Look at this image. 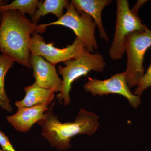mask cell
<instances>
[{
	"label": "cell",
	"instance_id": "16",
	"mask_svg": "<svg viewBox=\"0 0 151 151\" xmlns=\"http://www.w3.org/2000/svg\"><path fill=\"white\" fill-rule=\"evenodd\" d=\"M134 94L140 97L144 91L151 87V62L147 70L138 82Z\"/></svg>",
	"mask_w": 151,
	"mask_h": 151
},
{
	"label": "cell",
	"instance_id": "12",
	"mask_svg": "<svg viewBox=\"0 0 151 151\" xmlns=\"http://www.w3.org/2000/svg\"><path fill=\"white\" fill-rule=\"evenodd\" d=\"M25 96L21 101H16L15 105L18 108L31 107L43 105L49 107L54 99V90L42 88L35 82L25 87Z\"/></svg>",
	"mask_w": 151,
	"mask_h": 151
},
{
	"label": "cell",
	"instance_id": "9",
	"mask_svg": "<svg viewBox=\"0 0 151 151\" xmlns=\"http://www.w3.org/2000/svg\"><path fill=\"white\" fill-rule=\"evenodd\" d=\"M30 63L35 79V83L38 86L44 89H52L55 92H61L63 80L58 75L55 66L42 57L31 54Z\"/></svg>",
	"mask_w": 151,
	"mask_h": 151
},
{
	"label": "cell",
	"instance_id": "6",
	"mask_svg": "<svg viewBox=\"0 0 151 151\" xmlns=\"http://www.w3.org/2000/svg\"><path fill=\"white\" fill-rule=\"evenodd\" d=\"M116 29L109 50V56L113 60L121 59L124 55V42L128 35L134 32L144 31L147 28L135 13L130 9L127 0H118Z\"/></svg>",
	"mask_w": 151,
	"mask_h": 151
},
{
	"label": "cell",
	"instance_id": "18",
	"mask_svg": "<svg viewBox=\"0 0 151 151\" xmlns=\"http://www.w3.org/2000/svg\"><path fill=\"white\" fill-rule=\"evenodd\" d=\"M7 2L6 1H3V0H0V9L2 6L5 5L6 4ZM2 12L0 10V24H1V22L2 17Z\"/></svg>",
	"mask_w": 151,
	"mask_h": 151
},
{
	"label": "cell",
	"instance_id": "13",
	"mask_svg": "<svg viewBox=\"0 0 151 151\" xmlns=\"http://www.w3.org/2000/svg\"><path fill=\"white\" fill-rule=\"evenodd\" d=\"M70 2L66 0H45L40 1L35 14L31 17L32 21L37 24L41 17L49 13L53 14L58 19L63 15V10L67 9Z\"/></svg>",
	"mask_w": 151,
	"mask_h": 151
},
{
	"label": "cell",
	"instance_id": "2",
	"mask_svg": "<svg viewBox=\"0 0 151 151\" xmlns=\"http://www.w3.org/2000/svg\"><path fill=\"white\" fill-rule=\"evenodd\" d=\"M55 101L50 104L44 117L37 124L41 127L42 134L52 147L66 150L71 147V139L77 135H92L99 127L98 116L92 112L81 109L73 122L61 123L53 113Z\"/></svg>",
	"mask_w": 151,
	"mask_h": 151
},
{
	"label": "cell",
	"instance_id": "7",
	"mask_svg": "<svg viewBox=\"0 0 151 151\" xmlns=\"http://www.w3.org/2000/svg\"><path fill=\"white\" fill-rule=\"evenodd\" d=\"M32 35L30 42L31 54L42 57L55 66L59 63L74 59L87 50L84 43L77 37L72 44L65 48H59L54 46L53 42L46 43L43 37L36 32Z\"/></svg>",
	"mask_w": 151,
	"mask_h": 151
},
{
	"label": "cell",
	"instance_id": "10",
	"mask_svg": "<svg viewBox=\"0 0 151 151\" xmlns=\"http://www.w3.org/2000/svg\"><path fill=\"white\" fill-rule=\"evenodd\" d=\"M48 108L43 105L18 108L17 113L7 117V120L17 131L27 132L34 124L43 119Z\"/></svg>",
	"mask_w": 151,
	"mask_h": 151
},
{
	"label": "cell",
	"instance_id": "5",
	"mask_svg": "<svg viewBox=\"0 0 151 151\" xmlns=\"http://www.w3.org/2000/svg\"><path fill=\"white\" fill-rule=\"evenodd\" d=\"M66 9L65 13L56 21L38 25L37 32H44L46 27L50 26L60 25L69 28L84 43L87 51L94 53L98 50V45L95 37L96 25L93 19L84 12H77L71 2Z\"/></svg>",
	"mask_w": 151,
	"mask_h": 151
},
{
	"label": "cell",
	"instance_id": "11",
	"mask_svg": "<svg viewBox=\"0 0 151 151\" xmlns=\"http://www.w3.org/2000/svg\"><path fill=\"white\" fill-rule=\"evenodd\" d=\"M77 12H84L93 19L99 32L100 37L109 42L108 34L103 27L102 13L105 7L113 2L111 0H72Z\"/></svg>",
	"mask_w": 151,
	"mask_h": 151
},
{
	"label": "cell",
	"instance_id": "3",
	"mask_svg": "<svg viewBox=\"0 0 151 151\" xmlns=\"http://www.w3.org/2000/svg\"><path fill=\"white\" fill-rule=\"evenodd\" d=\"M65 66L58 67V73L63 77L62 89L58 95L59 103L65 105L70 104V92L73 81L91 70L102 72L106 66L103 55L99 52L91 53L86 52L74 59L63 62Z\"/></svg>",
	"mask_w": 151,
	"mask_h": 151
},
{
	"label": "cell",
	"instance_id": "15",
	"mask_svg": "<svg viewBox=\"0 0 151 151\" xmlns=\"http://www.w3.org/2000/svg\"><path fill=\"white\" fill-rule=\"evenodd\" d=\"M40 2L38 0H15L9 4L2 6L1 12L7 11H18L22 14H29L32 16L35 14Z\"/></svg>",
	"mask_w": 151,
	"mask_h": 151
},
{
	"label": "cell",
	"instance_id": "17",
	"mask_svg": "<svg viewBox=\"0 0 151 151\" xmlns=\"http://www.w3.org/2000/svg\"><path fill=\"white\" fill-rule=\"evenodd\" d=\"M0 145L4 151H17L9 140L8 138L0 130Z\"/></svg>",
	"mask_w": 151,
	"mask_h": 151
},
{
	"label": "cell",
	"instance_id": "1",
	"mask_svg": "<svg viewBox=\"0 0 151 151\" xmlns=\"http://www.w3.org/2000/svg\"><path fill=\"white\" fill-rule=\"evenodd\" d=\"M38 25L18 11L3 12L0 24V52L3 55L31 68L30 42L31 35L37 32Z\"/></svg>",
	"mask_w": 151,
	"mask_h": 151
},
{
	"label": "cell",
	"instance_id": "4",
	"mask_svg": "<svg viewBox=\"0 0 151 151\" xmlns=\"http://www.w3.org/2000/svg\"><path fill=\"white\" fill-rule=\"evenodd\" d=\"M151 47V30L148 28L144 31L134 32L128 35L124 40L127 63L126 80L130 89L137 86L145 74L143 62L146 51Z\"/></svg>",
	"mask_w": 151,
	"mask_h": 151
},
{
	"label": "cell",
	"instance_id": "8",
	"mask_svg": "<svg viewBox=\"0 0 151 151\" xmlns=\"http://www.w3.org/2000/svg\"><path fill=\"white\" fill-rule=\"evenodd\" d=\"M84 85V90L93 96H103L109 94H119L126 97L134 108H137L141 103L140 97L133 94L127 84L125 71L116 73L104 80L88 77Z\"/></svg>",
	"mask_w": 151,
	"mask_h": 151
},
{
	"label": "cell",
	"instance_id": "19",
	"mask_svg": "<svg viewBox=\"0 0 151 151\" xmlns=\"http://www.w3.org/2000/svg\"><path fill=\"white\" fill-rule=\"evenodd\" d=\"M0 151H4L2 150H1V149H0Z\"/></svg>",
	"mask_w": 151,
	"mask_h": 151
},
{
	"label": "cell",
	"instance_id": "14",
	"mask_svg": "<svg viewBox=\"0 0 151 151\" xmlns=\"http://www.w3.org/2000/svg\"><path fill=\"white\" fill-rule=\"evenodd\" d=\"M14 63L7 57L0 55V107L9 112H12V108L5 89L4 78L6 73L13 65Z\"/></svg>",
	"mask_w": 151,
	"mask_h": 151
}]
</instances>
